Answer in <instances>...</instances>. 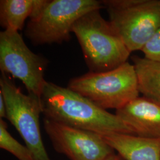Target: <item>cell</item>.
<instances>
[{"label":"cell","instance_id":"5bb4252c","mask_svg":"<svg viewBox=\"0 0 160 160\" xmlns=\"http://www.w3.org/2000/svg\"><path fill=\"white\" fill-rule=\"evenodd\" d=\"M141 51L142 52L145 58L160 62V28Z\"/></svg>","mask_w":160,"mask_h":160},{"label":"cell","instance_id":"3957f363","mask_svg":"<svg viewBox=\"0 0 160 160\" xmlns=\"http://www.w3.org/2000/svg\"><path fill=\"white\" fill-rule=\"evenodd\" d=\"M103 7L97 0H35L26 36L34 46L62 43L69 40L80 17Z\"/></svg>","mask_w":160,"mask_h":160},{"label":"cell","instance_id":"30bf717a","mask_svg":"<svg viewBox=\"0 0 160 160\" xmlns=\"http://www.w3.org/2000/svg\"><path fill=\"white\" fill-rule=\"evenodd\" d=\"M101 136L123 160H160V139L120 133Z\"/></svg>","mask_w":160,"mask_h":160},{"label":"cell","instance_id":"8992f818","mask_svg":"<svg viewBox=\"0 0 160 160\" xmlns=\"http://www.w3.org/2000/svg\"><path fill=\"white\" fill-rule=\"evenodd\" d=\"M48 61L34 53L17 31L0 32V69L20 80L29 94L41 98L46 81L45 73Z\"/></svg>","mask_w":160,"mask_h":160},{"label":"cell","instance_id":"8fae6325","mask_svg":"<svg viewBox=\"0 0 160 160\" xmlns=\"http://www.w3.org/2000/svg\"><path fill=\"white\" fill-rule=\"evenodd\" d=\"M132 59L139 93L160 104V62L138 56H133Z\"/></svg>","mask_w":160,"mask_h":160},{"label":"cell","instance_id":"9c48e42d","mask_svg":"<svg viewBox=\"0 0 160 160\" xmlns=\"http://www.w3.org/2000/svg\"><path fill=\"white\" fill-rule=\"evenodd\" d=\"M115 114L135 135L160 139V104L139 96L116 110Z\"/></svg>","mask_w":160,"mask_h":160},{"label":"cell","instance_id":"4fadbf2b","mask_svg":"<svg viewBox=\"0 0 160 160\" xmlns=\"http://www.w3.org/2000/svg\"><path fill=\"white\" fill-rule=\"evenodd\" d=\"M7 125L0 119V148L13 155L18 160H34L33 154L26 145H23L9 133Z\"/></svg>","mask_w":160,"mask_h":160},{"label":"cell","instance_id":"5b68a950","mask_svg":"<svg viewBox=\"0 0 160 160\" xmlns=\"http://www.w3.org/2000/svg\"><path fill=\"white\" fill-rule=\"evenodd\" d=\"M0 92L6 102V119L19 133L34 160H51L40 132L42 106L40 98L23 93L12 78L4 73H1L0 78Z\"/></svg>","mask_w":160,"mask_h":160},{"label":"cell","instance_id":"7a4b0ae2","mask_svg":"<svg viewBox=\"0 0 160 160\" xmlns=\"http://www.w3.org/2000/svg\"><path fill=\"white\" fill-rule=\"evenodd\" d=\"M100 10L80 17L72 29L80 43L90 72H102L128 62L131 52Z\"/></svg>","mask_w":160,"mask_h":160},{"label":"cell","instance_id":"7c38bea8","mask_svg":"<svg viewBox=\"0 0 160 160\" xmlns=\"http://www.w3.org/2000/svg\"><path fill=\"white\" fill-rule=\"evenodd\" d=\"M35 0H1L0 24L4 30H22L25 21L30 17Z\"/></svg>","mask_w":160,"mask_h":160},{"label":"cell","instance_id":"ba28073f","mask_svg":"<svg viewBox=\"0 0 160 160\" xmlns=\"http://www.w3.org/2000/svg\"><path fill=\"white\" fill-rule=\"evenodd\" d=\"M110 23L129 52L141 51L160 28V0H143L122 10H108Z\"/></svg>","mask_w":160,"mask_h":160},{"label":"cell","instance_id":"277c9868","mask_svg":"<svg viewBox=\"0 0 160 160\" xmlns=\"http://www.w3.org/2000/svg\"><path fill=\"white\" fill-rule=\"evenodd\" d=\"M68 88L105 110L120 109L139 94L135 68L129 62L106 72L90 71L73 78Z\"/></svg>","mask_w":160,"mask_h":160},{"label":"cell","instance_id":"52a82bcc","mask_svg":"<svg viewBox=\"0 0 160 160\" xmlns=\"http://www.w3.org/2000/svg\"><path fill=\"white\" fill-rule=\"evenodd\" d=\"M43 127L55 150L70 160H104L115 154L95 132L43 119Z\"/></svg>","mask_w":160,"mask_h":160},{"label":"cell","instance_id":"6da1fadb","mask_svg":"<svg viewBox=\"0 0 160 160\" xmlns=\"http://www.w3.org/2000/svg\"><path fill=\"white\" fill-rule=\"evenodd\" d=\"M40 99L42 114L46 119L100 135L114 133L135 135L116 114L68 87L46 81Z\"/></svg>","mask_w":160,"mask_h":160},{"label":"cell","instance_id":"9a60e30c","mask_svg":"<svg viewBox=\"0 0 160 160\" xmlns=\"http://www.w3.org/2000/svg\"><path fill=\"white\" fill-rule=\"evenodd\" d=\"M6 118V105L5 100L0 92V119Z\"/></svg>","mask_w":160,"mask_h":160},{"label":"cell","instance_id":"2e32d148","mask_svg":"<svg viewBox=\"0 0 160 160\" xmlns=\"http://www.w3.org/2000/svg\"><path fill=\"white\" fill-rule=\"evenodd\" d=\"M123 160L121 157H120V156L118 154H115L113 155H112V156H111V157H110L109 158H107V159H106V160Z\"/></svg>","mask_w":160,"mask_h":160}]
</instances>
